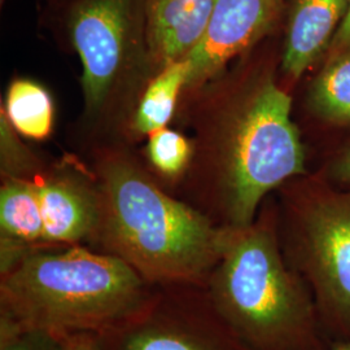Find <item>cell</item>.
<instances>
[{"mask_svg":"<svg viewBox=\"0 0 350 350\" xmlns=\"http://www.w3.org/2000/svg\"><path fill=\"white\" fill-rule=\"evenodd\" d=\"M17 131L10 124L4 111L0 116V160L1 174L8 178L34 179L38 170L36 157L17 137ZM37 178V176H36Z\"/></svg>","mask_w":350,"mask_h":350,"instance_id":"cell-17","label":"cell"},{"mask_svg":"<svg viewBox=\"0 0 350 350\" xmlns=\"http://www.w3.org/2000/svg\"><path fill=\"white\" fill-rule=\"evenodd\" d=\"M13 129L25 138L50 137L55 108L50 92L30 79H14L7 91L3 109Z\"/></svg>","mask_w":350,"mask_h":350,"instance_id":"cell-14","label":"cell"},{"mask_svg":"<svg viewBox=\"0 0 350 350\" xmlns=\"http://www.w3.org/2000/svg\"><path fill=\"white\" fill-rule=\"evenodd\" d=\"M289 266L313 295L332 344L350 340V192L302 189L288 201Z\"/></svg>","mask_w":350,"mask_h":350,"instance_id":"cell-6","label":"cell"},{"mask_svg":"<svg viewBox=\"0 0 350 350\" xmlns=\"http://www.w3.org/2000/svg\"><path fill=\"white\" fill-rule=\"evenodd\" d=\"M0 350H64L63 338L21 327L0 315Z\"/></svg>","mask_w":350,"mask_h":350,"instance_id":"cell-18","label":"cell"},{"mask_svg":"<svg viewBox=\"0 0 350 350\" xmlns=\"http://www.w3.org/2000/svg\"><path fill=\"white\" fill-rule=\"evenodd\" d=\"M331 176L344 185H350V147L331 167Z\"/></svg>","mask_w":350,"mask_h":350,"instance_id":"cell-21","label":"cell"},{"mask_svg":"<svg viewBox=\"0 0 350 350\" xmlns=\"http://www.w3.org/2000/svg\"><path fill=\"white\" fill-rule=\"evenodd\" d=\"M186 60L169 64L153 75L143 90L133 116L131 129L138 135H150L170 122L179 95L186 88Z\"/></svg>","mask_w":350,"mask_h":350,"instance_id":"cell-13","label":"cell"},{"mask_svg":"<svg viewBox=\"0 0 350 350\" xmlns=\"http://www.w3.org/2000/svg\"><path fill=\"white\" fill-rule=\"evenodd\" d=\"M0 239L44 247L37 179L8 178L0 188Z\"/></svg>","mask_w":350,"mask_h":350,"instance_id":"cell-12","label":"cell"},{"mask_svg":"<svg viewBox=\"0 0 350 350\" xmlns=\"http://www.w3.org/2000/svg\"><path fill=\"white\" fill-rule=\"evenodd\" d=\"M215 0H147V42L156 75L199 44Z\"/></svg>","mask_w":350,"mask_h":350,"instance_id":"cell-9","label":"cell"},{"mask_svg":"<svg viewBox=\"0 0 350 350\" xmlns=\"http://www.w3.org/2000/svg\"><path fill=\"white\" fill-rule=\"evenodd\" d=\"M0 276V315L57 336L120 331L150 309L138 271L78 245L31 248Z\"/></svg>","mask_w":350,"mask_h":350,"instance_id":"cell-3","label":"cell"},{"mask_svg":"<svg viewBox=\"0 0 350 350\" xmlns=\"http://www.w3.org/2000/svg\"><path fill=\"white\" fill-rule=\"evenodd\" d=\"M282 1H283V0H282Z\"/></svg>","mask_w":350,"mask_h":350,"instance_id":"cell-23","label":"cell"},{"mask_svg":"<svg viewBox=\"0 0 350 350\" xmlns=\"http://www.w3.org/2000/svg\"><path fill=\"white\" fill-rule=\"evenodd\" d=\"M100 221L95 238L148 283L208 282L232 228L163 192L130 154L104 152L96 166Z\"/></svg>","mask_w":350,"mask_h":350,"instance_id":"cell-1","label":"cell"},{"mask_svg":"<svg viewBox=\"0 0 350 350\" xmlns=\"http://www.w3.org/2000/svg\"><path fill=\"white\" fill-rule=\"evenodd\" d=\"M148 313L120 329L125 332L122 350H247L219 319L202 335Z\"/></svg>","mask_w":350,"mask_h":350,"instance_id":"cell-11","label":"cell"},{"mask_svg":"<svg viewBox=\"0 0 350 350\" xmlns=\"http://www.w3.org/2000/svg\"><path fill=\"white\" fill-rule=\"evenodd\" d=\"M282 4V0H215L205 33L186 59L185 91H196L218 79L235 57L270 34Z\"/></svg>","mask_w":350,"mask_h":350,"instance_id":"cell-7","label":"cell"},{"mask_svg":"<svg viewBox=\"0 0 350 350\" xmlns=\"http://www.w3.org/2000/svg\"><path fill=\"white\" fill-rule=\"evenodd\" d=\"M348 51H350V0L348 1V8L344 16V20L341 25L338 26V31L332 39L325 56L332 57Z\"/></svg>","mask_w":350,"mask_h":350,"instance_id":"cell-19","label":"cell"},{"mask_svg":"<svg viewBox=\"0 0 350 350\" xmlns=\"http://www.w3.org/2000/svg\"><path fill=\"white\" fill-rule=\"evenodd\" d=\"M64 21L82 62L88 120L134 116L156 75L147 42V0H69Z\"/></svg>","mask_w":350,"mask_h":350,"instance_id":"cell-5","label":"cell"},{"mask_svg":"<svg viewBox=\"0 0 350 350\" xmlns=\"http://www.w3.org/2000/svg\"><path fill=\"white\" fill-rule=\"evenodd\" d=\"M314 114L332 125H350V51L328 57L309 90Z\"/></svg>","mask_w":350,"mask_h":350,"instance_id":"cell-15","label":"cell"},{"mask_svg":"<svg viewBox=\"0 0 350 350\" xmlns=\"http://www.w3.org/2000/svg\"><path fill=\"white\" fill-rule=\"evenodd\" d=\"M44 245H75L95 237L100 221L98 183L73 172L37 179Z\"/></svg>","mask_w":350,"mask_h":350,"instance_id":"cell-8","label":"cell"},{"mask_svg":"<svg viewBox=\"0 0 350 350\" xmlns=\"http://www.w3.org/2000/svg\"><path fill=\"white\" fill-rule=\"evenodd\" d=\"M349 0H295L288 16L283 72L299 79L327 50L341 25Z\"/></svg>","mask_w":350,"mask_h":350,"instance_id":"cell-10","label":"cell"},{"mask_svg":"<svg viewBox=\"0 0 350 350\" xmlns=\"http://www.w3.org/2000/svg\"><path fill=\"white\" fill-rule=\"evenodd\" d=\"M147 154L152 166L160 174L176 179L191 166L193 143L174 130L163 127L150 134Z\"/></svg>","mask_w":350,"mask_h":350,"instance_id":"cell-16","label":"cell"},{"mask_svg":"<svg viewBox=\"0 0 350 350\" xmlns=\"http://www.w3.org/2000/svg\"><path fill=\"white\" fill-rule=\"evenodd\" d=\"M64 350H101L99 341L92 334L63 335Z\"/></svg>","mask_w":350,"mask_h":350,"instance_id":"cell-20","label":"cell"},{"mask_svg":"<svg viewBox=\"0 0 350 350\" xmlns=\"http://www.w3.org/2000/svg\"><path fill=\"white\" fill-rule=\"evenodd\" d=\"M211 309L247 350H328L308 284L287 262L271 215L232 228L206 282Z\"/></svg>","mask_w":350,"mask_h":350,"instance_id":"cell-4","label":"cell"},{"mask_svg":"<svg viewBox=\"0 0 350 350\" xmlns=\"http://www.w3.org/2000/svg\"><path fill=\"white\" fill-rule=\"evenodd\" d=\"M219 109L199 108L189 169L209 183L222 226L240 230L254 224L269 192L306 173L305 150L291 96L271 75Z\"/></svg>","mask_w":350,"mask_h":350,"instance_id":"cell-2","label":"cell"},{"mask_svg":"<svg viewBox=\"0 0 350 350\" xmlns=\"http://www.w3.org/2000/svg\"><path fill=\"white\" fill-rule=\"evenodd\" d=\"M328 350H350V340L332 344V347Z\"/></svg>","mask_w":350,"mask_h":350,"instance_id":"cell-22","label":"cell"}]
</instances>
